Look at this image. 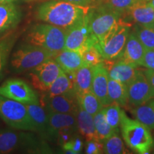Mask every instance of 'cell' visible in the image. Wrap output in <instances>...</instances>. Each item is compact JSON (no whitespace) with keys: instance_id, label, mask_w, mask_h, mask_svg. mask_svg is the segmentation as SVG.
Returning a JSON list of instances; mask_svg holds the SVG:
<instances>
[{"instance_id":"cell-22","label":"cell","mask_w":154,"mask_h":154,"mask_svg":"<svg viewBox=\"0 0 154 154\" xmlns=\"http://www.w3.org/2000/svg\"><path fill=\"white\" fill-rule=\"evenodd\" d=\"M76 118L77 129L86 141L93 140H100L96 131L93 116L79 107Z\"/></svg>"},{"instance_id":"cell-24","label":"cell","mask_w":154,"mask_h":154,"mask_svg":"<svg viewBox=\"0 0 154 154\" xmlns=\"http://www.w3.org/2000/svg\"><path fill=\"white\" fill-rule=\"evenodd\" d=\"M108 94L111 102H115L120 106H126L128 104V86L126 84L109 78Z\"/></svg>"},{"instance_id":"cell-20","label":"cell","mask_w":154,"mask_h":154,"mask_svg":"<svg viewBox=\"0 0 154 154\" xmlns=\"http://www.w3.org/2000/svg\"><path fill=\"white\" fill-rule=\"evenodd\" d=\"M25 106L35 128V131L38 132L44 138H48L49 120L47 111H45L39 103H31L25 104Z\"/></svg>"},{"instance_id":"cell-39","label":"cell","mask_w":154,"mask_h":154,"mask_svg":"<svg viewBox=\"0 0 154 154\" xmlns=\"http://www.w3.org/2000/svg\"><path fill=\"white\" fill-rule=\"evenodd\" d=\"M64 1L69 2L75 4L77 5L88 6L93 2V0H64Z\"/></svg>"},{"instance_id":"cell-18","label":"cell","mask_w":154,"mask_h":154,"mask_svg":"<svg viewBox=\"0 0 154 154\" xmlns=\"http://www.w3.org/2000/svg\"><path fill=\"white\" fill-rule=\"evenodd\" d=\"M137 65L119 60L116 63H113L110 68L108 69L109 78L117 80L128 86L140 72Z\"/></svg>"},{"instance_id":"cell-42","label":"cell","mask_w":154,"mask_h":154,"mask_svg":"<svg viewBox=\"0 0 154 154\" xmlns=\"http://www.w3.org/2000/svg\"><path fill=\"white\" fill-rule=\"evenodd\" d=\"M151 27H153V28L154 29V23H153V25H152V26H151Z\"/></svg>"},{"instance_id":"cell-37","label":"cell","mask_w":154,"mask_h":154,"mask_svg":"<svg viewBox=\"0 0 154 154\" xmlns=\"http://www.w3.org/2000/svg\"><path fill=\"white\" fill-rule=\"evenodd\" d=\"M141 66L154 71V50H146Z\"/></svg>"},{"instance_id":"cell-45","label":"cell","mask_w":154,"mask_h":154,"mask_svg":"<svg viewBox=\"0 0 154 154\" xmlns=\"http://www.w3.org/2000/svg\"><path fill=\"white\" fill-rule=\"evenodd\" d=\"M26 1H31V0H26Z\"/></svg>"},{"instance_id":"cell-4","label":"cell","mask_w":154,"mask_h":154,"mask_svg":"<svg viewBox=\"0 0 154 154\" xmlns=\"http://www.w3.org/2000/svg\"><path fill=\"white\" fill-rule=\"evenodd\" d=\"M51 53L43 48L29 43L17 48L11 58V68L15 73L33 70L47 59L53 58Z\"/></svg>"},{"instance_id":"cell-6","label":"cell","mask_w":154,"mask_h":154,"mask_svg":"<svg viewBox=\"0 0 154 154\" xmlns=\"http://www.w3.org/2000/svg\"><path fill=\"white\" fill-rule=\"evenodd\" d=\"M125 22L121 14L101 6L95 12L90 11L89 26L91 33L99 42L104 41Z\"/></svg>"},{"instance_id":"cell-32","label":"cell","mask_w":154,"mask_h":154,"mask_svg":"<svg viewBox=\"0 0 154 154\" xmlns=\"http://www.w3.org/2000/svg\"><path fill=\"white\" fill-rule=\"evenodd\" d=\"M134 32L146 49L154 50V29L153 27L136 24Z\"/></svg>"},{"instance_id":"cell-35","label":"cell","mask_w":154,"mask_h":154,"mask_svg":"<svg viewBox=\"0 0 154 154\" xmlns=\"http://www.w3.org/2000/svg\"><path fill=\"white\" fill-rule=\"evenodd\" d=\"M62 149L66 153L76 154L82 151L83 148V142L79 137L73 136L70 140L63 143Z\"/></svg>"},{"instance_id":"cell-1","label":"cell","mask_w":154,"mask_h":154,"mask_svg":"<svg viewBox=\"0 0 154 154\" xmlns=\"http://www.w3.org/2000/svg\"><path fill=\"white\" fill-rule=\"evenodd\" d=\"M91 11L89 6H81L64 0H51L38 7L39 20L68 30L83 20Z\"/></svg>"},{"instance_id":"cell-44","label":"cell","mask_w":154,"mask_h":154,"mask_svg":"<svg viewBox=\"0 0 154 154\" xmlns=\"http://www.w3.org/2000/svg\"><path fill=\"white\" fill-rule=\"evenodd\" d=\"M146 1H147V2H149V1H150V0H146Z\"/></svg>"},{"instance_id":"cell-11","label":"cell","mask_w":154,"mask_h":154,"mask_svg":"<svg viewBox=\"0 0 154 154\" xmlns=\"http://www.w3.org/2000/svg\"><path fill=\"white\" fill-rule=\"evenodd\" d=\"M62 72L59 64L51 58L34 68L30 76L34 87L42 91H47Z\"/></svg>"},{"instance_id":"cell-38","label":"cell","mask_w":154,"mask_h":154,"mask_svg":"<svg viewBox=\"0 0 154 154\" xmlns=\"http://www.w3.org/2000/svg\"><path fill=\"white\" fill-rule=\"evenodd\" d=\"M143 74H145L148 81H149L150 84L154 89V71L151 70V69H146L145 71H143Z\"/></svg>"},{"instance_id":"cell-26","label":"cell","mask_w":154,"mask_h":154,"mask_svg":"<svg viewBox=\"0 0 154 154\" xmlns=\"http://www.w3.org/2000/svg\"><path fill=\"white\" fill-rule=\"evenodd\" d=\"M136 119L146 126L150 130L154 129V99H152L133 110Z\"/></svg>"},{"instance_id":"cell-17","label":"cell","mask_w":154,"mask_h":154,"mask_svg":"<svg viewBox=\"0 0 154 154\" xmlns=\"http://www.w3.org/2000/svg\"><path fill=\"white\" fill-rule=\"evenodd\" d=\"M47 112L49 120L48 138H57L58 133L66 128H77L76 118L75 116L49 111H47Z\"/></svg>"},{"instance_id":"cell-9","label":"cell","mask_w":154,"mask_h":154,"mask_svg":"<svg viewBox=\"0 0 154 154\" xmlns=\"http://www.w3.org/2000/svg\"><path fill=\"white\" fill-rule=\"evenodd\" d=\"M131 26L130 23L124 22L106 39L99 42L100 51L103 60L113 61L120 57L130 34Z\"/></svg>"},{"instance_id":"cell-10","label":"cell","mask_w":154,"mask_h":154,"mask_svg":"<svg viewBox=\"0 0 154 154\" xmlns=\"http://www.w3.org/2000/svg\"><path fill=\"white\" fill-rule=\"evenodd\" d=\"M0 94L24 104L39 103L37 94L24 82L19 79H11L0 86Z\"/></svg>"},{"instance_id":"cell-5","label":"cell","mask_w":154,"mask_h":154,"mask_svg":"<svg viewBox=\"0 0 154 154\" xmlns=\"http://www.w3.org/2000/svg\"><path fill=\"white\" fill-rule=\"evenodd\" d=\"M0 118L17 130L35 131L25 104L0 94Z\"/></svg>"},{"instance_id":"cell-29","label":"cell","mask_w":154,"mask_h":154,"mask_svg":"<svg viewBox=\"0 0 154 154\" xmlns=\"http://www.w3.org/2000/svg\"><path fill=\"white\" fill-rule=\"evenodd\" d=\"M80 54L82 55L84 64L88 66H94L103 61V57L100 51L99 42L89 44Z\"/></svg>"},{"instance_id":"cell-31","label":"cell","mask_w":154,"mask_h":154,"mask_svg":"<svg viewBox=\"0 0 154 154\" xmlns=\"http://www.w3.org/2000/svg\"><path fill=\"white\" fill-rule=\"evenodd\" d=\"M102 110L108 124L113 129H118L121 124V116L124 111L121 109L120 106L115 102H112L109 105L103 106Z\"/></svg>"},{"instance_id":"cell-23","label":"cell","mask_w":154,"mask_h":154,"mask_svg":"<svg viewBox=\"0 0 154 154\" xmlns=\"http://www.w3.org/2000/svg\"><path fill=\"white\" fill-rule=\"evenodd\" d=\"M70 74L72 75L76 94L91 91L93 66L84 64L78 70Z\"/></svg>"},{"instance_id":"cell-36","label":"cell","mask_w":154,"mask_h":154,"mask_svg":"<svg viewBox=\"0 0 154 154\" xmlns=\"http://www.w3.org/2000/svg\"><path fill=\"white\" fill-rule=\"evenodd\" d=\"M104 153L103 141L99 140H93L87 141L86 146V153L100 154Z\"/></svg>"},{"instance_id":"cell-16","label":"cell","mask_w":154,"mask_h":154,"mask_svg":"<svg viewBox=\"0 0 154 154\" xmlns=\"http://www.w3.org/2000/svg\"><path fill=\"white\" fill-rule=\"evenodd\" d=\"M146 50V48L140 43L133 31L132 32H130L124 51L119 58L121 60L126 62L141 66Z\"/></svg>"},{"instance_id":"cell-13","label":"cell","mask_w":154,"mask_h":154,"mask_svg":"<svg viewBox=\"0 0 154 154\" xmlns=\"http://www.w3.org/2000/svg\"><path fill=\"white\" fill-rule=\"evenodd\" d=\"M43 100L47 111L52 112L68 113L76 116L80 107L75 91L52 96L46 95Z\"/></svg>"},{"instance_id":"cell-19","label":"cell","mask_w":154,"mask_h":154,"mask_svg":"<svg viewBox=\"0 0 154 154\" xmlns=\"http://www.w3.org/2000/svg\"><path fill=\"white\" fill-rule=\"evenodd\" d=\"M53 59L66 74L75 72L84 64L80 53L71 50L63 49L54 56Z\"/></svg>"},{"instance_id":"cell-2","label":"cell","mask_w":154,"mask_h":154,"mask_svg":"<svg viewBox=\"0 0 154 154\" xmlns=\"http://www.w3.org/2000/svg\"><path fill=\"white\" fill-rule=\"evenodd\" d=\"M121 131L125 143L132 151L139 154L149 153L153 139L150 129L137 119H131L123 111Z\"/></svg>"},{"instance_id":"cell-7","label":"cell","mask_w":154,"mask_h":154,"mask_svg":"<svg viewBox=\"0 0 154 154\" xmlns=\"http://www.w3.org/2000/svg\"><path fill=\"white\" fill-rule=\"evenodd\" d=\"M18 150L45 151L44 144L32 134L9 129H0V153H10Z\"/></svg>"},{"instance_id":"cell-3","label":"cell","mask_w":154,"mask_h":154,"mask_svg":"<svg viewBox=\"0 0 154 154\" xmlns=\"http://www.w3.org/2000/svg\"><path fill=\"white\" fill-rule=\"evenodd\" d=\"M66 30L50 24H38L28 32L27 43L38 46L51 53L54 57L64 49Z\"/></svg>"},{"instance_id":"cell-25","label":"cell","mask_w":154,"mask_h":154,"mask_svg":"<svg viewBox=\"0 0 154 154\" xmlns=\"http://www.w3.org/2000/svg\"><path fill=\"white\" fill-rule=\"evenodd\" d=\"M47 91V95L49 96L61 95L71 91H75L72 75L63 72L51 84Z\"/></svg>"},{"instance_id":"cell-27","label":"cell","mask_w":154,"mask_h":154,"mask_svg":"<svg viewBox=\"0 0 154 154\" xmlns=\"http://www.w3.org/2000/svg\"><path fill=\"white\" fill-rule=\"evenodd\" d=\"M79 106L94 116L103 109V106L91 91L76 94Z\"/></svg>"},{"instance_id":"cell-34","label":"cell","mask_w":154,"mask_h":154,"mask_svg":"<svg viewBox=\"0 0 154 154\" xmlns=\"http://www.w3.org/2000/svg\"><path fill=\"white\" fill-rule=\"evenodd\" d=\"M136 0H103V7L122 15Z\"/></svg>"},{"instance_id":"cell-41","label":"cell","mask_w":154,"mask_h":154,"mask_svg":"<svg viewBox=\"0 0 154 154\" xmlns=\"http://www.w3.org/2000/svg\"><path fill=\"white\" fill-rule=\"evenodd\" d=\"M150 5L151 6V7L154 9V0H150V1L148 2Z\"/></svg>"},{"instance_id":"cell-40","label":"cell","mask_w":154,"mask_h":154,"mask_svg":"<svg viewBox=\"0 0 154 154\" xmlns=\"http://www.w3.org/2000/svg\"><path fill=\"white\" fill-rule=\"evenodd\" d=\"M14 0H0V3H7V2H12Z\"/></svg>"},{"instance_id":"cell-30","label":"cell","mask_w":154,"mask_h":154,"mask_svg":"<svg viewBox=\"0 0 154 154\" xmlns=\"http://www.w3.org/2000/svg\"><path fill=\"white\" fill-rule=\"evenodd\" d=\"M119 130L115 131L110 137L103 140L104 153L107 154L128 153L125 148L124 142L118 134Z\"/></svg>"},{"instance_id":"cell-43","label":"cell","mask_w":154,"mask_h":154,"mask_svg":"<svg viewBox=\"0 0 154 154\" xmlns=\"http://www.w3.org/2000/svg\"><path fill=\"white\" fill-rule=\"evenodd\" d=\"M153 147H154V140H153Z\"/></svg>"},{"instance_id":"cell-8","label":"cell","mask_w":154,"mask_h":154,"mask_svg":"<svg viewBox=\"0 0 154 154\" xmlns=\"http://www.w3.org/2000/svg\"><path fill=\"white\" fill-rule=\"evenodd\" d=\"M89 14L66 31L64 49L76 51L81 54L89 44L99 42L90 29Z\"/></svg>"},{"instance_id":"cell-12","label":"cell","mask_w":154,"mask_h":154,"mask_svg":"<svg viewBox=\"0 0 154 154\" xmlns=\"http://www.w3.org/2000/svg\"><path fill=\"white\" fill-rule=\"evenodd\" d=\"M127 86L128 102L135 107L154 99V89L141 71Z\"/></svg>"},{"instance_id":"cell-28","label":"cell","mask_w":154,"mask_h":154,"mask_svg":"<svg viewBox=\"0 0 154 154\" xmlns=\"http://www.w3.org/2000/svg\"><path fill=\"white\" fill-rule=\"evenodd\" d=\"M94 121L96 134L99 140L101 141L110 137L113 133L119 130L113 129L112 127L108 124L102 109L94 116Z\"/></svg>"},{"instance_id":"cell-21","label":"cell","mask_w":154,"mask_h":154,"mask_svg":"<svg viewBox=\"0 0 154 154\" xmlns=\"http://www.w3.org/2000/svg\"><path fill=\"white\" fill-rule=\"evenodd\" d=\"M20 18V12L14 4L0 3V33L16 26Z\"/></svg>"},{"instance_id":"cell-14","label":"cell","mask_w":154,"mask_h":154,"mask_svg":"<svg viewBox=\"0 0 154 154\" xmlns=\"http://www.w3.org/2000/svg\"><path fill=\"white\" fill-rule=\"evenodd\" d=\"M109 79V72L103 63L93 66L91 91L97 96L103 106L112 103L108 94Z\"/></svg>"},{"instance_id":"cell-33","label":"cell","mask_w":154,"mask_h":154,"mask_svg":"<svg viewBox=\"0 0 154 154\" xmlns=\"http://www.w3.org/2000/svg\"><path fill=\"white\" fill-rule=\"evenodd\" d=\"M14 44V40L11 38L0 42V79L2 78L9 53Z\"/></svg>"},{"instance_id":"cell-15","label":"cell","mask_w":154,"mask_h":154,"mask_svg":"<svg viewBox=\"0 0 154 154\" xmlns=\"http://www.w3.org/2000/svg\"><path fill=\"white\" fill-rule=\"evenodd\" d=\"M122 15L141 26H152L154 23V9L146 0H136Z\"/></svg>"}]
</instances>
